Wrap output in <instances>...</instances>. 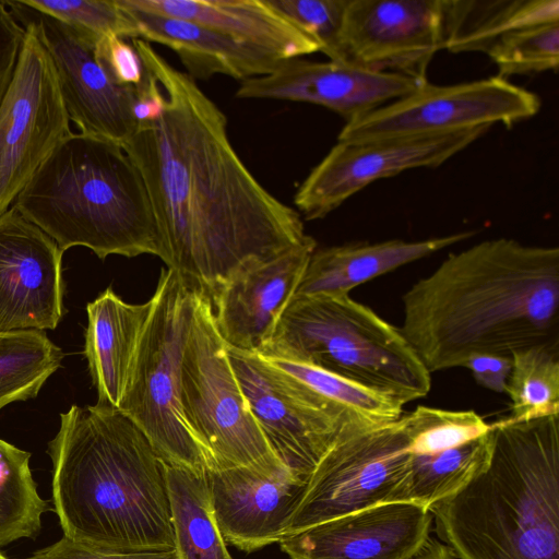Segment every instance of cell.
Returning <instances> with one entry per match:
<instances>
[{"mask_svg": "<svg viewBox=\"0 0 559 559\" xmlns=\"http://www.w3.org/2000/svg\"><path fill=\"white\" fill-rule=\"evenodd\" d=\"M16 21L31 23L56 68L69 119L81 133L121 146L136 131L135 86L115 83L97 61L94 45L66 24L23 1H4Z\"/></svg>", "mask_w": 559, "mask_h": 559, "instance_id": "9a60e30c", "label": "cell"}, {"mask_svg": "<svg viewBox=\"0 0 559 559\" xmlns=\"http://www.w3.org/2000/svg\"><path fill=\"white\" fill-rule=\"evenodd\" d=\"M63 536L115 549H176L166 464L119 409L72 405L48 444Z\"/></svg>", "mask_w": 559, "mask_h": 559, "instance_id": "3957f363", "label": "cell"}, {"mask_svg": "<svg viewBox=\"0 0 559 559\" xmlns=\"http://www.w3.org/2000/svg\"><path fill=\"white\" fill-rule=\"evenodd\" d=\"M25 5L71 27L92 45L103 37L139 38L131 19L116 0H24Z\"/></svg>", "mask_w": 559, "mask_h": 559, "instance_id": "d6a6232c", "label": "cell"}, {"mask_svg": "<svg viewBox=\"0 0 559 559\" xmlns=\"http://www.w3.org/2000/svg\"><path fill=\"white\" fill-rule=\"evenodd\" d=\"M180 404L207 467L288 469L273 453L250 411L217 330L212 301L200 293L182 355Z\"/></svg>", "mask_w": 559, "mask_h": 559, "instance_id": "ba28073f", "label": "cell"}, {"mask_svg": "<svg viewBox=\"0 0 559 559\" xmlns=\"http://www.w3.org/2000/svg\"><path fill=\"white\" fill-rule=\"evenodd\" d=\"M412 457L402 416L345 425L311 472L286 535L373 506L405 501Z\"/></svg>", "mask_w": 559, "mask_h": 559, "instance_id": "9c48e42d", "label": "cell"}, {"mask_svg": "<svg viewBox=\"0 0 559 559\" xmlns=\"http://www.w3.org/2000/svg\"><path fill=\"white\" fill-rule=\"evenodd\" d=\"M559 23L558 0H443V49L483 52L504 35Z\"/></svg>", "mask_w": 559, "mask_h": 559, "instance_id": "d4e9b609", "label": "cell"}, {"mask_svg": "<svg viewBox=\"0 0 559 559\" xmlns=\"http://www.w3.org/2000/svg\"><path fill=\"white\" fill-rule=\"evenodd\" d=\"M12 207L64 252L160 258L157 227L142 176L116 142L70 133L17 194Z\"/></svg>", "mask_w": 559, "mask_h": 559, "instance_id": "5b68a950", "label": "cell"}, {"mask_svg": "<svg viewBox=\"0 0 559 559\" xmlns=\"http://www.w3.org/2000/svg\"><path fill=\"white\" fill-rule=\"evenodd\" d=\"M474 231L418 241L391 239L316 249L296 294L340 295L374 277L471 238Z\"/></svg>", "mask_w": 559, "mask_h": 559, "instance_id": "cb8c5ba5", "label": "cell"}, {"mask_svg": "<svg viewBox=\"0 0 559 559\" xmlns=\"http://www.w3.org/2000/svg\"><path fill=\"white\" fill-rule=\"evenodd\" d=\"M62 255L13 207L0 216V332L58 326L66 311Z\"/></svg>", "mask_w": 559, "mask_h": 559, "instance_id": "2e32d148", "label": "cell"}, {"mask_svg": "<svg viewBox=\"0 0 559 559\" xmlns=\"http://www.w3.org/2000/svg\"><path fill=\"white\" fill-rule=\"evenodd\" d=\"M338 62L423 84L443 50V0H347Z\"/></svg>", "mask_w": 559, "mask_h": 559, "instance_id": "4fadbf2b", "label": "cell"}, {"mask_svg": "<svg viewBox=\"0 0 559 559\" xmlns=\"http://www.w3.org/2000/svg\"><path fill=\"white\" fill-rule=\"evenodd\" d=\"M25 29L0 1V103L11 82Z\"/></svg>", "mask_w": 559, "mask_h": 559, "instance_id": "74e56055", "label": "cell"}, {"mask_svg": "<svg viewBox=\"0 0 559 559\" xmlns=\"http://www.w3.org/2000/svg\"><path fill=\"white\" fill-rule=\"evenodd\" d=\"M539 97L498 75L435 85L412 93L346 121L337 141L431 138L527 120L539 111Z\"/></svg>", "mask_w": 559, "mask_h": 559, "instance_id": "30bf717a", "label": "cell"}, {"mask_svg": "<svg viewBox=\"0 0 559 559\" xmlns=\"http://www.w3.org/2000/svg\"><path fill=\"white\" fill-rule=\"evenodd\" d=\"M226 349L265 440L297 476L309 478L345 425L370 420L350 414L258 354Z\"/></svg>", "mask_w": 559, "mask_h": 559, "instance_id": "8fae6325", "label": "cell"}, {"mask_svg": "<svg viewBox=\"0 0 559 559\" xmlns=\"http://www.w3.org/2000/svg\"><path fill=\"white\" fill-rule=\"evenodd\" d=\"M317 249L305 243L236 273L212 300L217 330L227 347L260 354L296 294Z\"/></svg>", "mask_w": 559, "mask_h": 559, "instance_id": "ffe728a7", "label": "cell"}, {"mask_svg": "<svg viewBox=\"0 0 559 559\" xmlns=\"http://www.w3.org/2000/svg\"><path fill=\"white\" fill-rule=\"evenodd\" d=\"M0 559H8L0 550Z\"/></svg>", "mask_w": 559, "mask_h": 559, "instance_id": "b9f144b4", "label": "cell"}, {"mask_svg": "<svg viewBox=\"0 0 559 559\" xmlns=\"http://www.w3.org/2000/svg\"><path fill=\"white\" fill-rule=\"evenodd\" d=\"M409 452L433 454L460 447L486 435L491 424L474 411H447L418 406L402 415Z\"/></svg>", "mask_w": 559, "mask_h": 559, "instance_id": "4dcf8cb0", "label": "cell"}, {"mask_svg": "<svg viewBox=\"0 0 559 559\" xmlns=\"http://www.w3.org/2000/svg\"><path fill=\"white\" fill-rule=\"evenodd\" d=\"M402 301L399 330L430 374L559 342V249L485 240L450 253Z\"/></svg>", "mask_w": 559, "mask_h": 559, "instance_id": "7a4b0ae2", "label": "cell"}, {"mask_svg": "<svg viewBox=\"0 0 559 559\" xmlns=\"http://www.w3.org/2000/svg\"><path fill=\"white\" fill-rule=\"evenodd\" d=\"M166 475L179 558L234 559L214 515L205 469L166 464Z\"/></svg>", "mask_w": 559, "mask_h": 559, "instance_id": "484cf974", "label": "cell"}, {"mask_svg": "<svg viewBox=\"0 0 559 559\" xmlns=\"http://www.w3.org/2000/svg\"><path fill=\"white\" fill-rule=\"evenodd\" d=\"M512 368L506 393L512 420L559 415V342L511 353Z\"/></svg>", "mask_w": 559, "mask_h": 559, "instance_id": "f1b7e54d", "label": "cell"}, {"mask_svg": "<svg viewBox=\"0 0 559 559\" xmlns=\"http://www.w3.org/2000/svg\"><path fill=\"white\" fill-rule=\"evenodd\" d=\"M433 516L414 502L373 506L285 535L290 559H409L429 540Z\"/></svg>", "mask_w": 559, "mask_h": 559, "instance_id": "ac0fdd59", "label": "cell"}, {"mask_svg": "<svg viewBox=\"0 0 559 559\" xmlns=\"http://www.w3.org/2000/svg\"><path fill=\"white\" fill-rule=\"evenodd\" d=\"M205 476L225 542L243 551L281 542L308 480L250 466H210Z\"/></svg>", "mask_w": 559, "mask_h": 559, "instance_id": "d6986e66", "label": "cell"}, {"mask_svg": "<svg viewBox=\"0 0 559 559\" xmlns=\"http://www.w3.org/2000/svg\"><path fill=\"white\" fill-rule=\"evenodd\" d=\"M409 559H457L452 549L444 543L430 539Z\"/></svg>", "mask_w": 559, "mask_h": 559, "instance_id": "ab89813d", "label": "cell"}, {"mask_svg": "<svg viewBox=\"0 0 559 559\" xmlns=\"http://www.w3.org/2000/svg\"><path fill=\"white\" fill-rule=\"evenodd\" d=\"M62 359L44 331L0 332V409L36 397Z\"/></svg>", "mask_w": 559, "mask_h": 559, "instance_id": "83f0119b", "label": "cell"}, {"mask_svg": "<svg viewBox=\"0 0 559 559\" xmlns=\"http://www.w3.org/2000/svg\"><path fill=\"white\" fill-rule=\"evenodd\" d=\"M3 546H7V544H5V540H4V537H3L2 533L0 531V547H3Z\"/></svg>", "mask_w": 559, "mask_h": 559, "instance_id": "60d3db41", "label": "cell"}, {"mask_svg": "<svg viewBox=\"0 0 559 559\" xmlns=\"http://www.w3.org/2000/svg\"><path fill=\"white\" fill-rule=\"evenodd\" d=\"M29 460V452L0 439V531L7 545L35 537L48 511Z\"/></svg>", "mask_w": 559, "mask_h": 559, "instance_id": "f546056e", "label": "cell"}, {"mask_svg": "<svg viewBox=\"0 0 559 559\" xmlns=\"http://www.w3.org/2000/svg\"><path fill=\"white\" fill-rule=\"evenodd\" d=\"M463 367L471 370L479 385L503 393L511 372L512 359L510 355L481 354L469 357Z\"/></svg>", "mask_w": 559, "mask_h": 559, "instance_id": "f35d334b", "label": "cell"}, {"mask_svg": "<svg viewBox=\"0 0 559 559\" xmlns=\"http://www.w3.org/2000/svg\"><path fill=\"white\" fill-rule=\"evenodd\" d=\"M498 76L556 71L559 63V23L540 24L511 32L487 52Z\"/></svg>", "mask_w": 559, "mask_h": 559, "instance_id": "836d02e7", "label": "cell"}, {"mask_svg": "<svg viewBox=\"0 0 559 559\" xmlns=\"http://www.w3.org/2000/svg\"><path fill=\"white\" fill-rule=\"evenodd\" d=\"M0 103V216L71 133L51 57L31 23Z\"/></svg>", "mask_w": 559, "mask_h": 559, "instance_id": "7c38bea8", "label": "cell"}, {"mask_svg": "<svg viewBox=\"0 0 559 559\" xmlns=\"http://www.w3.org/2000/svg\"><path fill=\"white\" fill-rule=\"evenodd\" d=\"M420 85L393 72L372 71L332 60L318 62L296 58L284 60L266 75L242 81L236 96L309 103L325 107L349 121Z\"/></svg>", "mask_w": 559, "mask_h": 559, "instance_id": "e0dca14e", "label": "cell"}, {"mask_svg": "<svg viewBox=\"0 0 559 559\" xmlns=\"http://www.w3.org/2000/svg\"><path fill=\"white\" fill-rule=\"evenodd\" d=\"M487 463L430 512L457 559H559V415L491 424Z\"/></svg>", "mask_w": 559, "mask_h": 559, "instance_id": "277c9868", "label": "cell"}, {"mask_svg": "<svg viewBox=\"0 0 559 559\" xmlns=\"http://www.w3.org/2000/svg\"><path fill=\"white\" fill-rule=\"evenodd\" d=\"M128 383L118 409L167 464L205 469L206 455L181 411V361L198 292L171 269L162 270Z\"/></svg>", "mask_w": 559, "mask_h": 559, "instance_id": "52a82bcc", "label": "cell"}, {"mask_svg": "<svg viewBox=\"0 0 559 559\" xmlns=\"http://www.w3.org/2000/svg\"><path fill=\"white\" fill-rule=\"evenodd\" d=\"M151 309V299L128 304L111 287L86 305L83 353L96 404L118 409Z\"/></svg>", "mask_w": 559, "mask_h": 559, "instance_id": "603a6c76", "label": "cell"}, {"mask_svg": "<svg viewBox=\"0 0 559 559\" xmlns=\"http://www.w3.org/2000/svg\"><path fill=\"white\" fill-rule=\"evenodd\" d=\"M127 5L190 21L251 44L281 60L321 50L320 44L269 0H122Z\"/></svg>", "mask_w": 559, "mask_h": 559, "instance_id": "7402d4cb", "label": "cell"}, {"mask_svg": "<svg viewBox=\"0 0 559 559\" xmlns=\"http://www.w3.org/2000/svg\"><path fill=\"white\" fill-rule=\"evenodd\" d=\"M116 1L133 22L138 37L171 49L193 80L223 74L242 82L266 75L284 61L210 27Z\"/></svg>", "mask_w": 559, "mask_h": 559, "instance_id": "44dd1931", "label": "cell"}, {"mask_svg": "<svg viewBox=\"0 0 559 559\" xmlns=\"http://www.w3.org/2000/svg\"><path fill=\"white\" fill-rule=\"evenodd\" d=\"M95 57L109 78L119 85L138 86L145 71L134 46L124 38L109 35L103 37L94 47Z\"/></svg>", "mask_w": 559, "mask_h": 559, "instance_id": "8d00e7d4", "label": "cell"}, {"mask_svg": "<svg viewBox=\"0 0 559 559\" xmlns=\"http://www.w3.org/2000/svg\"><path fill=\"white\" fill-rule=\"evenodd\" d=\"M21 559H180L176 549H115L73 542L67 537Z\"/></svg>", "mask_w": 559, "mask_h": 559, "instance_id": "d590c367", "label": "cell"}, {"mask_svg": "<svg viewBox=\"0 0 559 559\" xmlns=\"http://www.w3.org/2000/svg\"><path fill=\"white\" fill-rule=\"evenodd\" d=\"M272 7L312 36L332 61L340 60L338 37L347 0H269Z\"/></svg>", "mask_w": 559, "mask_h": 559, "instance_id": "e575fe53", "label": "cell"}, {"mask_svg": "<svg viewBox=\"0 0 559 559\" xmlns=\"http://www.w3.org/2000/svg\"><path fill=\"white\" fill-rule=\"evenodd\" d=\"M261 357L353 415L374 421H392L403 414V405L399 402L330 372L280 358Z\"/></svg>", "mask_w": 559, "mask_h": 559, "instance_id": "1f68e13d", "label": "cell"}, {"mask_svg": "<svg viewBox=\"0 0 559 559\" xmlns=\"http://www.w3.org/2000/svg\"><path fill=\"white\" fill-rule=\"evenodd\" d=\"M258 355L319 368L403 406L431 388L400 330L349 294H295Z\"/></svg>", "mask_w": 559, "mask_h": 559, "instance_id": "8992f818", "label": "cell"}, {"mask_svg": "<svg viewBox=\"0 0 559 559\" xmlns=\"http://www.w3.org/2000/svg\"><path fill=\"white\" fill-rule=\"evenodd\" d=\"M490 430L460 447L433 454H413L405 501L431 509L466 485L487 463Z\"/></svg>", "mask_w": 559, "mask_h": 559, "instance_id": "4316f807", "label": "cell"}, {"mask_svg": "<svg viewBox=\"0 0 559 559\" xmlns=\"http://www.w3.org/2000/svg\"><path fill=\"white\" fill-rule=\"evenodd\" d=\"M132 45L162 90L164 110L122 148L147 190L159 259L212 301L239 271L311 236L299 212L246 167L229 141L226 116L195 80L148 41L134 38Z\"/></svg>", "mask_w": 559, "mask_h": 559, "instance_id": "6da1fadb", "label": "cell"}, {"mask_svg": "<svg viewBox=\"0 0 559 559\" xmlns=\"http://www.w3.org/2000/svg\"><path fill=\"white\" fill-rule=\"evenodd\" d=\"M489 129L431 138L337 141L304 180L294 203L306 219L323 218L373 181L442 165Z\"/></svg>", "mask_w": 559, "mask_h": 559, "instance_id": "5bb4252c", "label": "cell"}]
</instances>
